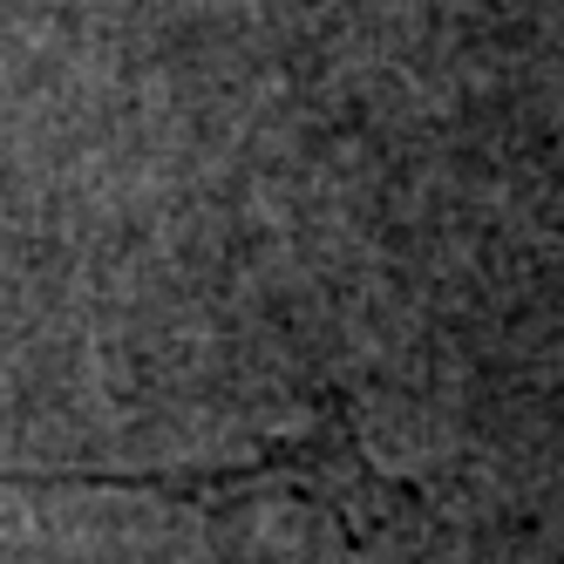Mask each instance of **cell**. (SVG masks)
Here are the masks:
<instances>
[{"label":"cell","mask_w":564,"mask_h":564,"mask_svg":"<svg viewBox=\"0 0 564 564\" xmlns=\"http://www.w3.org/2000/svg\"><path fill=\"white\" fill-rule=\"evenodd\" d=\"M0 482H28V490H137V497H164V503H191V510H231L246 497H272L286 490L300 503H319L347 538H381L401 531V523H435L429 497L409 476H388L368 442H360V422L347 409V394L327 388L319 394V415L293 435H272L259 456L246 463H218V469H0Z\"/></svg>","instance_id":"1"}]
</instances>
